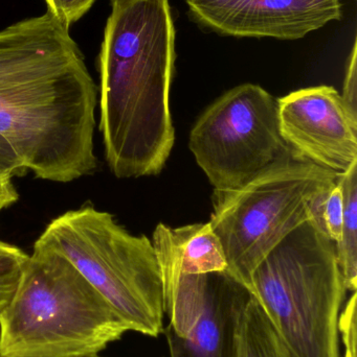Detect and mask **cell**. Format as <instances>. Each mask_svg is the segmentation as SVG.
<instances>
[{
    "label": "cell",
    "instance_id": "1",
    "mask_svg": "<svg viewBox=\"0 0 357 357\" xmlns=\"http://www.w3.org/2000/svg\"><path fill=\"white\" fill-rule=\"evenodd\" d=\"M110 6L98 59L105 159L119 178L159 175L175 142L171 6L169 0H110Z\"/></svg>",
    "mask_w": 357,
    "mask_h": 357
},
{
    "label": "cell",
    "instance_id": "2",
    "mask_svg": "<svg viewBox=\"0 0 357 357\" xmlns=\"http://www.w3.org/2000/svg\"><path fill=\"white\" fill-rule=\"evenodd\" d=\"M127 331L66 258L34 247L12 300L0 312V357L100 354Z\"/></svg>",
    "mask_w": 357,
    "mask_h": 357
},
{
    "label": "cell",
    "instance_id": "3",
    "mask_svg": "<svg viewBox=\"0 0 357 357\" xmlns=\"http://www.w3.org/2000/svg\"><path fill=\"white\" fill-rule=\"evenodd\" d=\"M346 291L335 243L316 215L282 239L252 275V294L291 357H341Z\"/></svg>",
    "mask_w": 357,
    "mask_h": 357
},
{
    "label": "cell",
    "instance_id": "4",
    "mask_svg": "<svg viewBox=\"0 0 357 357\" xmlns=\"http://www.w3.org/2000/svg\"><path fill=\"white\" fill-rule=\"evenodd\" d=\"M34 247L66 258L112 306L128 331L163 333V278L152 241L90 205L54 218Z\"/></svg>",
    "mask_w": 357,
    "mask_h": 357
},
{
    "label": "cell",
    "instance_id": "5",
    "mask_svg": "<svg viewBox=\"0 0 357 357\" xmlns=\"http://www.w3.org/2000/svg\"><path fill=\"white\" fill-rule=\"evenodd\" d=\"M339 174L293 155L231 191H214L210 220L228 273L252 293L258 264L289 233L316 215Z\"/></svg>",
    "mask_w": 357,
    "mask_h": 357
},
{
    "label": "cell",
    "instance_id": "6",
    "mask_svg": "<svg viewBox=\"0 0 357 357\" xmlns=\"http://www.w3.org/2000/svg\"><path fill=\"white\" fill-rule=\"evenodd\" d=\"M189 148L214 191L240 188L295 155L281 135L276 98L251 83L207 107L191 130Z\"/></svg>",
    "mask_w": 357,
    "mask_h": 357
},
{
    "label": "cell",
    "instance_id": "7",
    "mask_svg": "<svg viewBox=\"0 0 357 357\" xmlns=\"http://www.w3.org/2000/svg\"><path fill=\"white\" fill-rule=\"evenodd\" d=\"M98 100L0 109V175L68 183L96 171Z\"/></svg>",
    "mask_w": 357,
    "mask_h": 357
},
{
    "label": "cell",
    "instance_id": "8",
    "mask_svg": "<svg viewBox=\"0 0 357 357\" xmlns=\"http://www.w3.org/2000/svg\"><path fill=\"white\" fill-rule=\"evenodd\" d=\"M73 98L98 87L69 27L46 10L0 31V109Z\"/></svg>",
    "mask_w": 357,
    "mask_h": 357
},
{
    "label": "cell",
    "instance_id": "9",
    "mask_svg": "<svg viewBox=\"0 0 357 357\" xmlns=\"http://www.w3.org/2000/svg\"><path fill=\"white\" fill-rule=\"evenodd\" d=\"M170 357H238V329L253 294L228 271L182 272L178 258L161 264Z\"/></svg>",
    "mask_w": 357,
    "mask_h": 357
},
{
    "label": "cell",
    "instance_id": "10",
    "mask_svg": "<svg viewBox=\"0 0 357 357\" xmlns=\"http://www.w3.org/2000/svg\"><path fill=\"white\" fill-rule=\"evenodd\" d=\"M279 126L298 156L345 173L357 161V116L333 86L303 88L278 98Z\"/></svg>",
    "mask_w": 357,
    "mask_h": 357
},
{
    "label": "cell",
    "instance_id": "11",
    "mask_svg": "<svg viewBox=\"0 0 357 357\" xmlns=\"http://www.w3.org/2000/svg\"><path fill=\"white\" fill-rule=\"evenodd\" d=\"M191 20L222 37L302 39L343 17L342 0H186Z\"/></svg>",
    "mask_w": 357,
    "mask_h": 357
},
{
    "label": "cell",
    "instance_id": "12",
    "mask_svg": "<svg viewBox=\"0 0 357 357\" xmlns=\"http://www.w3.org/2000/svg\"><path fill=\"white\" fill-rule=\"evenodd\" d=\"M180 248L182 272L203 275L228 271L224 248L211 224H194L172 228Z\"/></svg>",
    "mask_w": 357,
    "mask_h": 357
},
{
    "label": "cell",
    "instance_id": "13",
    "mask_svg": "<svg viewBox=\"0 0 357 357\" xmlns=\"http://www.w3.org/2000/svg\"><path fill=\"white\" fill-rule=\"evenodd\" d=\"M344 195L341 238L335 243L337 259L346 289H357V161L345 173L337 175Z\"/></svg>",
    "mask_w": 357,
    "mask_h": 357
},
{
    "label": "cell",
    "instance_id": "14",
    "mask_svg": "<svg viewBox=\"0 0 357 357\" xmlns=\"http://www.w3.org/2000/svg\"><path fill=\"white\" fill-rule=\"evenodd\" d=\"M238 357H291L254 295L239 324Z\"/></svg>",
    "mask_w": 357,
    "mask_h": 357
},
{
    "label": "cell",
    "instance_id": "15",
    "mask_svg": "<svg viewBox=\"0 0 357 357\" xmlns=\"http://www.w3.org/2000/svg\"><path fill=\"white\" fill-rule=\"evenodd\" d=\"M29 257L19 248L0 241V312L12 300Z\"/></svg>",
    "mask_w": 357,
    "mask_h": 357
},
{
    "label": "cell",
    "instance_id": "16",
    "mask_svg": "<svg viewBox=\"0 0 357 357\" xmlns=\"http://www.w3.org/2000/svg\"><path fill=\"white\" fill-rule=\"evenodd\" d=\"M323 229L329 238L337 243L341 238L344 218V195L341 185L337 182L325 193L316 210Z\"/></svg>",
    "mask_w": 357,
    "mask_h": 357
},
{
    "label": "cell",
    "instance_id": "17",
    "mask_svg": "<svg viewBox=\"0 0 357 357\" xmlns=\"http://www.w3.org/2000/svg\"><path fill=\"white\" fill-rule=\"evenodd\" d=\"M96 0H45L46 10L52 13L65 26L71 29L82 18Z\"/></svg>",
    "mask_w": 357,
    "mask_h": 357
},
{
    "label": "cell",
    "instance_id": "18",
    "mask_svg": "<svg viewBox=\"0 0 357 357\" xmlns=\"http://www.w3.org/2000/svg\"><path fill=\"white\" fill-rule=\"evenodd\" d=\"M356 296L354 291L339 318V333L345 346V357H357Z\"/></svg>",
    "mask_w": 357,
    "mask_h": 357
},
{
    "label": "cell",
    "instance_id": "19",
    "mask_svg": "<svg viewBox=\"0 0 357 357\" xmlns=\"http://www.w3.org/2000/svg\"><path fill=\"white\" fill-rule=\"evenodd\" d=\"M344 102L352 114L357 116V42L354 40L351 52L346 66L344 79L343 93L341 94Z\"/></svg>",
    "mask_w": 357,
    "mask_h": 357
},
{
    "label": "cell",
    "instance_id": "20",
    "mask_svg": "<svg viewBox=\"0 0 357 357\" xmlns=\"http://www.w3.org/2000/svg\"><path fill=\"white\" fill-rule=\"evenodd\" d=\"M19 199V195L12 182V178L0 175V212L10 207Z\"/></svg>",
    "mask_w": 357,
    "mask_h": 357
},
{
    "label": "cell",
    "instance_id": "21",
    "mask_svg": "<svg viewBox=\"0 0 357 357\" xmlns=\"http://www.w3.org/2000/svg\"><path fill=\"white\" fill-rule=\"evenodd\" d=\"M83 357H102L99 356V354H92V356H83Z\"/></svg>",
    "mask_w": 357,
    "mask_h": 357
}]
</instances>
